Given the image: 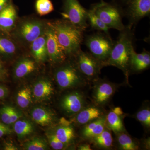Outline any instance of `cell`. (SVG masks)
<instances>
[{"mask_svg": "<svg viewBox=\"0 0 150 150\" xmlns=\"http://www.w3.org/2000/svg\"><path fill=\"white\" fill-rule=\"evenodd\" d=\"M133 28L129 25L119 31L117 40L114 42L110 56L105 64L120 69L128 77L130 72L131 54L134 48V35Z\"/></svg>", "mask_w": 150, "mask_h": 150, "instance_id": "obj_1", "label": "cell"}, {"mask_svg": "<svg viewBox=\"0 0 150 150\" xmlns=\"http://www.w3.org/2000/svg\"><path fill=\"white\" fill-rule=\"evenodd\" d=\"M48 21L34 15L19 17L10 35L23 49L28 51L30 44L45 32Z\"/></svg>", "mask_w": 150, "mask_h": 150, "instance_id": "obj_2", "label": "cell"}, {"mask_svg": "<svg viewBox=\"0 0 150 150\" xmlns=\"http://www.w3.org/2000/svg\"><path fill=\"white\" fill-rule=\"evenodd\" d=\"M57 39L68 58L74 57L81 49L84 40L83 31L64 19L48 20Z\"/></svg>", "mask_w": 150, "mask_h": 150, "instance_id": "obj_3", "label": "cell"}, {"mask_svg": "<svg viewBox=\"0 0 150 150\" xmlns=\"http://www.w3.org/2000/svg\"><path fill=\"white\" fill-rule=\"evenodd\" d=\"M83 41L89 51L90 54L102 62L105 66L114 45V41L110 35L98 31L86 35Z\"/></svg>", "mask_w": 150, "mask_h": 150, "instance_id": "obj_4", "label": "cell"}, {"mask_svg": "<svg viewBox=\"0 0 150 150\" xmlns=\"http://www.w3.org/2000/svg\"><path fill=\"white\" fill-rule=\"evenodd\" d=\"M91 9L109 29L120 31L125 28L122 21L124 17L122 8L115 3L105 2L101 0L100 3L92 5Z\"/></svg>", "mask_w": 150, "mask_h": 150, "instance_id": "obj_5", "label": "cell"}, {"mask_svg": "<svg viewBox=\"0 0 150 150\" xmlns=\"http://www.w3.org/2000/svg\"><path fill=\"white\" fill-rule=\"evenodd\" d=\"M56 66L54 76L57 83L62 88H70L85 82L86 79L80 71L75 62H72L69 58Z\"/></svg>", "mask_w": 150, "mask_h": 150, "instance_id": "obj_6", "label": "cell"}, {"mask_svg": "<svg viewBox=\"0 0 150 150\" xmlns=\"http://www.w3.org/2000/svg\"><path fill=\"white\" fill-rule=\"evenodd\" d=\"M61 15L76 27L84 32L88 27V10L81 4L78 0H62Z\"/></svg>", "mask_w": 150, "mask_h": 150, "instance_id": "obj_7", "label": "cell"}, {"mask_svg": "<svg viewBox=\"0 0 150 150\" xmlns=\"http://www.w3.org/2000/svg\"><path fill=\"white\" fill-rule=\"evenodd\" d=\"M80 71L88 79H96L103 67L102 62L92 56L89 53L80 50L74 57Z\"/></svg>", "mask_w": 150, "mask_h": 150, "instance_id": "obj_8", "label": "cell"}, {"mask_svg": "<svg viewBox=\"0 0 150 150\" xmlns=\"http://www.w3.org/2000/svg\"><path fill=\"white\" fill-rule=\"evenodd\" d=\"M122 8L123 16L128 19L129 25L135 27L139 21L150 15V0H130Z\"/></svg>", "mask_w": 150, "mask_h": 150, "instance_id": "obj_9", "label": "cell"}, {"mask_svg": "<svg viewBox=\"0 0 150 150\" xmlns=\"http://www.w3.org/2000/svg\"><path fill=\"white\" fill-rule=\"evenodd\" d=\"M45 33L48 61L55 66L60 64L64 62L68 57L59 43L54 29L48 23V21Z\"/></svg>", "mask_w": 150, "mask_h": 150, "instance_id": "obj_10", "label": "cell"}, {"mask_svg": "<svg viewBox=\"0 0 150 150\" xmlns=\"http://www.w3.org/2000/svg\"><path fill=\"white\" fill-rule=\"evenodd\" d=\"M15 61L13 74L17 79H24L35 73L39 64L28 51L21 54Z\"/></svg>", "mask_w": 150, "mask_h": 150, "instance_id": "obj_11", "label": "cell"}, {"mask_svg": "<svg viewBox=\"0 0 150 150\" xmlns=\"http://www.w3.org/2000/svg\"><path fill=\"white\" fill-rule=\"evenodd\" d=\"M26 52L17 43L10 34L0 31V59H14Z\"/></svg>", "mask_w": 150, "mask_h": 150, "instance_id": "obj_12", "label": "cell"}, {"mask_svg": "<svg viewBox=\"0 0 150 150\" xmlns=\"http://www.w3.org/2000/svg\"><path fill=\"white\" fill-rule=\"evenodd\" d=\"M19 18L18 8L11 3L0 11V31L10 34Z\"/></svg>", "mask_w": 150, "mask_h": 150, "instance_id": "obj_13", "label": "cell"}, {"mask_svg": "<svg viewBox=\"0 0 150 150\" xmlns=\"http://www.w3.org/2000/svg\"><path fill=\"white\" fill-rule=\"evenodd\" d=\"M28 52L38 64L48 61L45 31L30 44Z\"/></svg>", "mask_w": 150, "mask_h": 150, "instance_id": "obj_14", "label": "cell"}, {"mask_svg": "<svg viewBox=\"0 0 150 150\" xmlns=\"http://www.w3.org/2000/svg\"><path fill=\"white\" fill-rule=\"evenodd\" d=\"M84 102L83 97L80 93H72L64 97L61 106L68 113H77L83 108Z\"/></svg>", "mask_w": 150, "mask_h": 150, "instance_id": "obj_15", "label": "cell"}, {"mask_svg": "<svg viewBox=\"0 0 150 150\" xmlns=\"http://www.w3.org/2000/svg\"><path fill=\"white\" fill-rule=\"evenodd\" d=\"M150 65L149 51L144 49L143 52L138 54L133 50L131 54L130 62V71L140 72L148 69Z\"/></svg>", "mask_w": 150, "mask_h": 150, "instance_id": "obj_16", "label": "cell"}, {"mask_svg": "<svg viewBox=\"0 0 150 150\" xmlns=\"http://www.w3.org/2000/svg\"><path fill=\"white\" fill-rule=\"evenodd\" d=\"M94 93V99L98 104H102L107 102L114 92V88L108 82L102 81L98 84Z\"/></svg>", "mask_w": 150, "mask_h": 150, "instance_id": "obj_17", "label": "cell"}, {"mask_svg": "<svg viewBox=\"0 0 150 150\" xmlns=\"http://www.w3.org/2000/svg\"><path fill=\"white\" fill-rule=\"evenodd\" d=\"M52 83L49 80L43 79L35 83L33 88V93L38 100H44L48 98L53 93Z\"/></svg>", "mask_w": 150, "mask_h": 150, "instance_id": "obj_18", "label": "cell"}, {"mask_svg": "<svg viewBox=\"0 0 150 150\" xmlns=\"http://www.w3.org/2000/svg\"><path fill=\"white\" fill-rule=\"evenodd\" d=\"M31 116L35 123L43 126L51 125L54 120V115L51 111L41 107L33 108L31 111Z\"/></svg>", "mask_w": 150, "mask_h": 150, "instance_id": "obj_19", "label": "cell"}, {"mask_svg": "<svg viewBox=\"0 0 150 150\" xmlns=\"http://www.w3.org/2000/svg\"><path fill=\"white\" fill-rule=\"evenodd\" d=\"M105 120L103 118H99L93 122L88 124L83 128L82 135L86 138H94L98 136L104 130Z\"/></svg>", "mask_w": 150, "mask_h": 150, "instance_id": "obj_20", "label": "cell"}, {"mask_svg": "<svg viewBox=\"0 0 150 150\" xmlns=\"http://www.w3.org/2000/svg\"><path fill=\"white\" fill-rule=\"evenodd\" d=\"M101 111L96 107H90L82 109L76 117V121L80 124H85L100 117Z\"/></svg>", "mask_w": 150, "mask_h": 150, "instance_id": "obj_21", "label": "cell"}, {"mask_svg": "<svg viewBox=\"0 0 150 150\" xmlns=\"http://www.w3.org/2000/svg\"><path fill=\"white\" fill-rule=\"evenodd\" d=\"M0 116L3 123L6 125L12 124L22 116L21 112L15 108L6 106L0 110Z\"/></svg>", "mask_w": 150, "mask_h": 150, "instance_id": "obj_22", "label": "cell"}, {"mask_svg": "<svg viewBox=\"0 0 150 150\" xmlns=\"http://www.w3.org/2000/svg\"><path fill=\"white\" fill-rule=\"evenodd\" d=\"M13 129L18 137L23 138L32 133L33 126L32 123L28 120H18L14 123Z\"/></svg>", "mask_w": 150, "mask_h": 150, "instance_id": "obj_23", "label": "cell"}, {"mask_svg": "<svg viewBox=\"0 0 150 150\" xmlns=\"http://www.w3.org/2000/svg\"><path fill=\"white\" fill-rule=\"evenodd\" d=\"M88 21L91 29L104 32L107 35H110V29L97 16L91 9L88 11Z\"/></svg>", "mask_w": 150, "mask_h": 150, "instance_id": "obj_24", "label": "cell"}, {"mask_svg": "<svg viewBox=\"0 0 150 150\" xmlns=\"http://www.w3.org/2000/svg\"><path fill=\"white\" fill-rule=\"evenodd\" d=\"M121 116L112 110L107 115L106 121L108 126L115 133L121 132L123 129V123L120 117Z\"/></svg>", "mask_w": 150, "mask_h": 150, "instance_id": "obj_25", "label": "cell"}, {"mask_svg": "<svg viewBox=\"0 0 150 150\" xmlns=\"http://www.w3.org/2000/svg\"><path fill=\"white\" fill-rule=\"evenodd\" d=\"M55 135L60 141L66 144L73 139L74 137V133L71 127L64 126L58 128Z\"/></svg>", "mask_w": 150, "mask_h": 150, "instance_id": "obj_26", "label": "cell"}, {"mask_svg": "<svg viewBox=\"0 0 150 150\" xmlns=\"http://www.w3.org/2000/svg\"><path fill=\"white\" fill-rule=\"evenodd\" d=\"M35 9L38 15L44 16L54 11V6L51 0H36Z\"/></svg>", "mask_w": 150, "mask_h": 150, "instance_id": "obj_27", "label": "cell"}, {"mask_svg": "<svg viewBox=\"0 0 150 150\" xmlns=\"http://www.w3.org/2000/svg\"><path fill=\"white\" fill-rule=\"evenodd\" d=\"M16 100L18 104L21 108L28 106L32 101L31 91L29 88H25L20 90L17 96Z\"/></svg>", "mask_w": 150, "mask_h": 150, "instance_id": "obj_28", "label": "cell"}, {"mask_svg": "<svg viewBox=\"0 0 150 150\" xmlns=\"http://www.w3.org/2000/svg\"><path fill=\"white\" fill-rule=\"evenodd\" d=\"M94 142L98 146L104 148L110 147L112 145V138L110 132L104 130L101 134L93 138Z\"/></svg>", "mask_w": 150, "mask_h": 150, "instance_id": "obj_29", "label": "cell"}, {"mask_svg": "<svg viewBox=\"0 0 150 150\" xmlns=\"http://www.w3.org/2000/svg\"><path fill=\"white\" fill-rule=\"evenodd\" d=\"M24 149L27 150H45L48 149L46 140L40 137H35L30 140L24 145Z\"/></svg>", "mask_w": 150, "mask_h": 150, "instance_id": "obj_30", "label": "cell"}, {"mask_svg": "<svg viewBox=\"0 0 150 150\" xmlns=\"http://www.w3.org/2000/svg\"><path fill=\"white\" fill-rule=\"evenodd\" d=\"M118 142L120 147L124 150H135L138 149L137 145L131 137L127 134H120L118 137Z\"/></svg>", "mask_w": 150, "mask_h": 150, "instance_id": "obj_31", "label": "cell"}, {"mask_svg": "<svg viewBox=\"0 0 150 150\" xmlns=\"http://www.w3.org/2000/svg\"><path fill=\"white\" fill-rule=\"evenodd\" d=\"M137 119L147 127L150 126V111L148 109L140 110L137 114Z\"/></svg>", "mask_w": 150, "mask_h": 150, "instance_id": "obj_32", "label": "cell"}, {"mask_svg": "<svg viewBox=\"0 0 150 150\" xmlns=\"http://www.w3.org/2000/svg\"><path fill=\"white\" fill-rule=\"evenodd\" d=\"M48 142L51 147L54 150H62L64 147L65 144L62 143L55 135H50L48 137Z\"/></svg>", "mask_w": 150, "mask_h": 150, "instance_id": "obj_33", "label": "cell"}, {"mask_svg": "<svg viewBox=\"0 0 150 150\" xmlns=\"http://www.w3.org/2000/svg\"><path fill=\"white\" fill-rule=\"evenodd\" d=\"M13 131L5 124L0 123V138L12 133Z\"/></svg>", "mask_w": 150, "mask_h": 150, "instance_id": "obj_34", "label": "cell"}, {"mask_svg": "<svg viewBox=\"0 0 150 150\" xmlns=\"http://www.w3.org/2000/svg\"><path fill=\"white\" fill-rule=\"evenodd\" d=\"M13 2V0H0V11Z\"/></svg>", "mask_w": 150, "mask_h": 150, "instance_id": "obj_35", "label": "cell"}, {"mask_svg": "<svg viewBox=\"0 0 150 150\" xmlns=\"http://www.w3.org/2000/svg\"><path fill=\"white\" fill-rule=\"evenodd\" d=\"M8 94L7 89L4 87L0 86V98L5 97Z\"/></svg>", "mask_w": 150, "mask_h": 150, "instance_id": "obj_36", "label": "cell"}, {"mask_svg": "<svg viewBox=\"0 0 150 150\" xmlns=\"http://www.w3.org/2000/svg\"><path fill=\"white\" fill-rule=\"evenodd\" d=\"M6 74L7 71L4 67V63L0 59V74L5 76Z\"/></svg>", "mask_w": 150, "mask_h": 150, "instance_id": "obj_37", "label": "cell"}, {"mask_svg": "<svg viewBox=\"0 0 150 150\" xmlns=\"http://www.w3.org/2000/svg\"><path fill=\"white\" fill-rule=\"evenodd\" d=\"M130 0H115V2L116 4L122 8V6H125Z\"/></svg>", "mask_w": 150, "mask_h": 150, "instance_id": "obj_38", "label": "cell"}, {"mask_svg": "<svg viewBox=\"0 0 150 150\" xmlns=\"http://www.w3.org/2000/svg\"><path fill=\"white\" fill-rule=\"evenodd\" d=\"M4 149L6 150H17L18 149L13 144H11V143H8L6 144Z\"/></svg>", "mask_w": 150, "mask_h": 150, "instance_id": "obj_39", "label": "cell"}, {"mask_svg": "<svg viewBox=\"0 0 150 150\" xmlns=\"http://www.w3.org/2000/svg\"><path fill=\"white\" fill-rule=\"evenodd\" d=\"M79 150H91L90 146L89 144H84L81 145L79 147Z\"/></svg>", "mask_w": 150, "mask_h": 150, "instance_id": "obj_40", "label": "cell"}, {"mask_svg": "<svg viewBox=\"0 0 150 150\" xmlns=\"http://www.w3.org/2000/svg\"><path fill=\"white\" fill-rule=\"evenodd\" d=\"M112 110L114 111L116 113L120 115H122L123 114V112L122 111V109L120 107H116L114 109H112Z\"/></svg>", "mask_w": 150, "mask_h": 150, "instance_id": "obj_41", "label": "cell"}, {"mask_svg": "<svg viewBox=\"0 0 150 150\" xmlns=\"http://www.w3.org/2000/svg\"><path fill=\"white\" fill-rule=\"evenodd\" d=\"M4 75L0 74V81L2 80V79L3 78H4Z\"/></svg>", "mask_w": 150, "mask_h": 150, "instance_id": "obj_42", "label": "cell"}]
</instances>
